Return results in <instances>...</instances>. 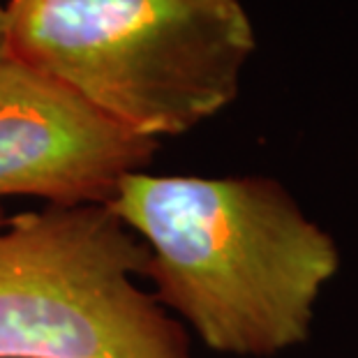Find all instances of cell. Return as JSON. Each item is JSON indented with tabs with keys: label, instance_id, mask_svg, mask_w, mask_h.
Returning a JSON list of instances; mask_svg holds the SVG:
<instances>
[{
	"label": "cell",
	"instance_id": "cell-4",
	"mask_svg": "<svg viewBox=\"0 0 358 358\" xmlns=\"http://www.w3.org/2000/svg\"><path fill=\"white\" fill-rule=\"evenodd\" d=\"M157 148L159 141L116 125L10 53L0 60V201L109 203Z\"/></svg>",
	"mask_w": 358,
	"mask_h": 358
},
{
	"label": "cell",
	"instance_id": "cell-5",
	"mask_svg": "<svg viewBox=\"0 0 358 358\" xmlns=\"http://www.w3.org/2000/svg\"><path fill=\"white\" fill-rule=\"evenodd\" d=\"M7 56V14L5 3L0 0V60Z\"/></svg>",
	"mask_w": 358,
	"mask_h": 358
},
{
	"label": "cell",
	"instance_id": "cell-2",
	"mask_svg": "<svg viewBox=\"0 0 358 358\" xmlns=\"http://www.w3.org/2000/svg\"><path fill=\"white\" fill-rule=\"evenodd\" d=\"M7 53L159 141L224 111L257 49L243 0H7Z\"/></svg>",
	"mask_w": 358,
	"mask_h": 358
},
{
	"label": "cell",
	"instance_id": "cell-1",
	"mask_svg": "<svg viewBox=\"0 0 358 358\" xmlns=\"http://www.w3.org/2000/svg\"><path fill=\"white\" fill-rule=\"evenodd\" d=\"M143 243L155 301L215 354L273 358L308 340L340 250L271 176L129 173L106 203Z\"/></svg>",
	"mask_w": 358,
	"mask_h": 358
},
{
	"label": "cell",
	"instance_id": "cell-3",
	"mask_svg": "<svg viewBox=\"0 0 358 358\" xmlns=\"http://www.w3.org/2000/svg\"><path fill=\"white\" fill-rule=\"evenodd\" d=\"M143 243L106 203H0V358H192L139 280Z\"/></svg>",
	"mask_w": 358,
	"mask_h": 358
}]
</instances>
